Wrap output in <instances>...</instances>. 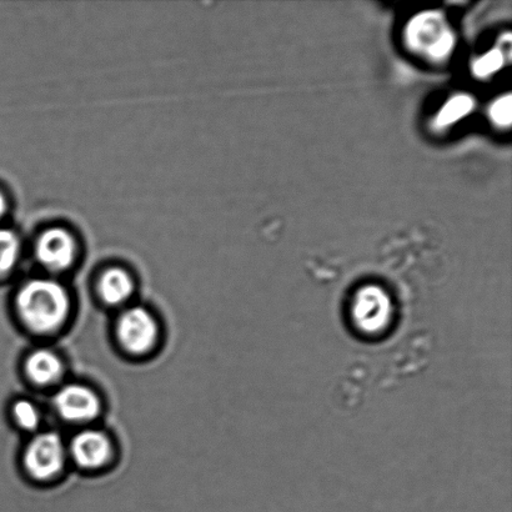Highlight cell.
<instances>
[{
    "label": "cell",
    "mask_w": 512,
    "mask_h": 512,
    "mask_svg": "<svg viewBox=\"0 0 512 512\" xmlns=\"http://www.w3.org/2000/svg\"><path fill=\"white\" fill-rule=\"evenodd\" d=\"M18 314L35 333H52L70 313V299L63 285L49 279H34L17 295Z\"/></svg>",
    "instance_id": "1"
},
{
    "label": "cell",
    "mask_w": 512,
    "mask_h": 512,
    "mask_svg": "<svg viewBox=\"0 0 512 512\" xmlns=\"http://www.w3.org/2000/svg\"><path fill=\"white\" fill-rule=\"evenodd\" d=\"M67 449L55 433H42L30 441L24 454L25 468L34 479L49 480L62 471Z\"/></svg>",
    "instance_id": "2"
},
{
    "label": "cell",
    "mask_w": 512,
    "mask_h": 512,
    "mask_svg": "<svg viewBox=\"0 0 512 512\" xmlns=\"http://www.w3.org/2000/svg\"><path fill=\"white\" fill-rule=\"evenodd\" d=\"M158 324L144 308L124 311L118 321L117 334L124 349L133 354H144L153 348L158 339Z\"/></svg>",
    "instance_id": "3"
},
{
    "label": "cell",
    "mask_w": 512,
    "mask_h": 512,
    "mask_svg": "<svg viewBox=\"0 0 512 512\" xmlns=\"http://www.w3.org/2000/svg\"><path fill=\"white\" fill-rule=\"evenodd\" d=\"M53 404L60 418L69 423H87L100 414L98 395L84 385L64 386L55 394Z\"/></svg>",
    "instance_id": "4"
},
{
    "label": "cell",
    "mask_w": 512,
    "mask_h": 512,
    "mask_svg": "<svg viewBox=\"0 0 512 512\" xmlns=\"http://www.w3.org/2000/svg\"><path fill=\"white\" fill-rule=\"evenodd\" d=\"M70 455L80 468L95 470L102 468L112 456V443L102 431L88 429L74 436L70 444Z\"/></svg>",
    "instance_id": "5"
},
{
    "label": "cell",
    "mask_w": 512,
    "mask_h": 512,
    "mask_svg": "<svg viewBox=\"0 0 512 512\" xmlns=\"http://www.w3.org/2000/svg\"><path fill=\"white\" fill-rule=\"evenodd\" d=\"M410 42L434 57H444L453 47V37L443 20L436 15H423L415 19L409 28Z\"/></svg>",
    "instance_id": "6"
},
{
    "label": "cell",
    "mask_w": 512,
    "mask_h": 512,
    "mask_svg": "<svg viewBox=\"0 0 512 512\" xmlns=\"http://www.w3.org/2000/svg\"><path fill=\"white\" fill-rule=\"evenodd\" d=\"M39 263L50 271H64L72 265L75 243L72 235L64 229H50L38 240Z\"/></svg>",
    "instance_id": "7"
},
{
    "label": "cell",
    "mask_w": 512,
    "mask_h": 512,
    "mask_svg": "<svg viewBox=\"0 0 512 512\" xmlns=\"http://www.w3.org/2000/svg\"><path fill=\"white\" fill-rule=\"evenodd\" d=\"M25 369L33 383L44 386L57 383L64 374L63 361L48 349H38L30 354Z\"/></svg>",
    "instance_id": "8"
},
{
    "label": "cell",
    "mask_w": 512,
    "mask_h": 512,
    "mask_svg": "<svg viewBox=\"0 0 512 512\" xmlns=\"http://www.w3.org/2000/svg\"><path fill=\"white\" fill-rule=\"evenodd\" d=\"M100 294L105 303L120 305L125 303L133 294V279L123 269H109L100 279Z\"/></svg>",
    "instance_id": "9"
},
{
    "label": "cell",
    "mask_w": 512,
    "mask_h": 512,
    "mask_svg": "<svg viewBox=\"0 0 512 512\" xmlns=\"http://www.w3.org/2000/svg\"><path fill=\"white\" fill-rule=\"evenodd\" d=\"M19 255L20 242L17 234L12 230L0 229V280L14 269Z\"/></svg>",
    "instance_id": "10"
},
{
    "label": "cell",
    "mask_w": 512,
    "mask_h": 512,
    "mask_svg": "<svg viewBox=\"0 0 512 512\" xmlns=\"http://www.w3.org/2000/svg\"><path fill=\"white\" fill-rule=\"evenodd\" d=\"M12 414L20 428L25 430L37 429L40 424L39 409L27 399L15 401Z\"/></svg>",
    "instance_id": "11"
},
{
    "label": "cell",
    "mask_w": 512,
    "mask_h": 512,
    "mask_svg": "<svg viewBox=\"0 0 512 512\" xmlns=\"http://www.w3.org/2000/svg\"><path fill=\"white\" fill-rule=\"evenodd\" d=\"M473 100L468 97H458L446 104L443 112L439 115L438 123L440 125H448L455 122L456 119L463 117L473 108Z\"/></svg>",
    "instance_id": "12"
},
{
    "label": "cell",
    "mask_w": 512,
    "mask_h": 512,
    "mask_svg": "<svg viewBox=\"0 0 512 512\" xmlns=\"http://www.w3.org/2000/svg\"><path fill=\"white\" fill-rule=\"evenodd\" d=\"M501 64H503L501 53L493 52L486 55V57L480 59L479 62L475 64V72L479 75H488L495 72L496 69H499Z\"/></svg>",
    "instance_id": "13"
},
{
    "label": "cell",
    "mask_w": 512,
    "mask_h": 512,
    "mask_svg": "<svg viewBox=\"0 0 512 512\" xmlns=\"http://www.w3.org/2000/svg\"><path fill=\"white\" fill-rule=\"evenodd\" d=\"M491 115L496 123L509 124L511 122V99L508 97L496 102L491 109Z\"/></svg>",
    "instance_id": "14"
},
{
    "label": "cell",
    "mask_w": 512,
    "mask_h": 512,
    "mask_svg": "<svg viewBox=\"0 0 512 512\" xmlns=\"http://www.w3.org/2000/svg\"><path fill=\"white\" fill-rule=\"evenodd\" d=\"M7 208V199H5L4 194L0 192V219L4 217L5 213H7Z\"/></svg>",
    "instance_id": "15"
}]
</instances>
